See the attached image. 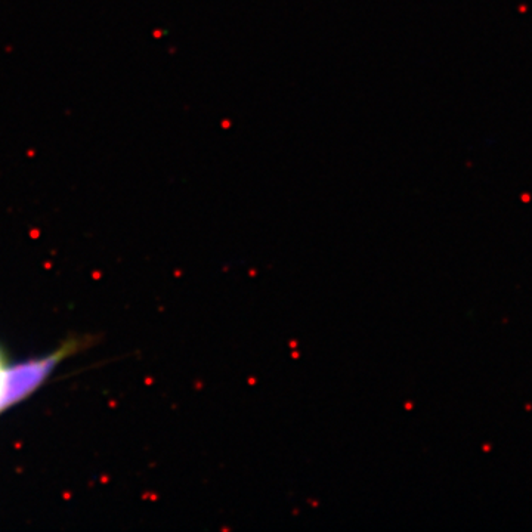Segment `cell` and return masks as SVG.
Segmentation results:
<instances>
[{"label": "cell", "mask_w": 532, "mask_h": 532, "mask_svg": "<svg viewBox=\"0 0 532 532\" xmlns=\"http://www.w3.org/2000/svg\"><path fill=\"white\" fill-rule=\"evenodd\" d=\"M94 343L91 336H68L54 351L43 357L12 361L0 343V416L36 394L67 358L85 351Z\"/></svg>", "instance_id": "obj_1"}]
</instances>
